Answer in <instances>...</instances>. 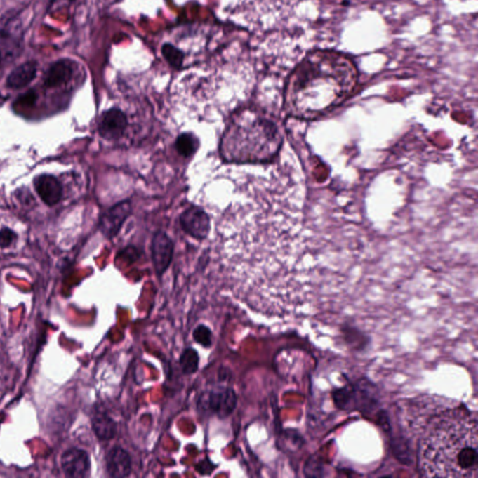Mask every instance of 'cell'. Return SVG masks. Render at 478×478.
Masks as SVG:
<instances>
[{"mask_svg":"<svg viewBox=\"0 0 478 478\" xmlns=\"http://www.w3.org/2000/svg\"><path fill=\"white\" fill-rule=\"evenodd\" d=\"M198 404L200 409L223 420L229 417L236 409L237 396L236 392L231 387H213L201 395Z\"/></svg>","mask_w":478,"mask_h":478,"instance_id":"obj_4","label":"cell"},{"mask_svg":"<svg viewBox=\"0 0 478 478\" xmlns=\"http://www.w3.org/2000/svg\"><path fill=\"white\" fill-rule=\"evenodd\" d=\"M192 338L197 343L204 347H211L212 333L209 328L205 326V325H199V326L195 328L194 333H192Z\"/></svg>","mask_w":478,"mask_h":478,"instance_id":"obj_19","label":"cell"},{"mask_svg":"<svg viewBox=\"0 0 478 478\" xmlns=\"http://www.w3.org/2000/svg\"><path fill=\"white\" fill-rule=\"evenodd\" d=\"M76 62L67 58L59 59L48 67L44 76V86L46 89L60 88L73 79Z\"/></svg>","mask_w":478,"mask_h":478,"instance_id":"obj_9","label":"cell"},{"mask_svg":"<svg viewBox=\"0 0 478 478\" xmlns=\"http://www.w3.org/2000/svg\"><path fill=\"white\" fill-rule=\"evenodd\" d=\"M174 243L162 231L157 232L152 239V257L157 275H163L173 258Z\"/></svg>","mask_w":478,"mask_h":478,"instance_id":"obj_10","label":"cell"},{"mask_svg":"<svg viewBox=\"0 0 478 478\" xmlns=\"http://www.w3.org/2000/svg\"><path fill=\"white\" fill-rule=\"evenodd\" d=\"M91 423L93 431L99 440L107 441L115 437L117 430L115 421L103 410L95 409L93 412Z\"/></svg>","mask_w":478,"mask_h":478,"instance_id":"obj_15","label":"cell"},{"mask_svg":"<svg viewBox=\"0 0 478 478\" xmlns=\"http://www.w3.org/2000/svg\"><path fill=\"white\" fill-rule=\"evenodd\" d=\"M282 142L281 130L274 121L244 113L226 127L220 152L226 162H270L279 154Z\"/></svg>","mask_w":478,"mask_h":478,"instance_id":"obj_3","label":"cell"},{"mask_svg":"<svg viewBox=\"0 0 478 478\" xmlns=\"http://www.w3.org/2000/svg\"><path fill=\"white\" fill-rule=\"evenodd\" d=\"M106 468L112 477H126L132 472V460L128 452L115 446L107 454Z\"/></svg>","mask_w":478,"mask_h":478,"instance_id":"obj_12","label":"cell"},{"mask_svg":"<svg viewBox=\"0 0 478 478\" xmlns=\"http://www.w3.org/2000/svg\"><path fill=\"white\" fill-rule=\"evenodd\" d=\"M33 185L42 202L48 206L58 205L63 198V185L53 175H39L34 179Z\"/></svg>","mask_w":478,"mask_h":478,"instance_id":"obj_11","label":"cell"},{"mask_svg":"<svg viewBox=\"0 0 478 478\" xmlns=\"http://www.w3.org/2000/svg\"><path fill=\"white\" fill-rule=\"evenodd\" d=\"M17 199L25 206H32L35 203L32 194L27 188L18 189L15 192Z\"/></svg>","mask_w":478,"mask_h":478,"instance_id":"obj_21","label":"cell"},{"mask_svg":"<svg viewBox=\"0 0 478 478\" xmlns=\"http://www.w3.org/2000/svg\"><path fill=\"white\" fill-rule=\"evenodd\" d=\"M180 223L185 233L197 239H205L211 232V223L208 215L197 206H191L186 209L180 215Z\"/></svg>","mask_w":478,"mask_h":478,"instance_id":"obj_5","label":"cell"},{"mask_svg":"<svg viewBox=\"0 0 478 478\" xmlns=\"http://www.w3.org/2000/svg\"><path fill=\"white\" fill-rule=\"evenodd\" d=\"M477 420L468 410L439 413L429 421L418 446V467L428 477L477 478Z\"/></svg>","mask_w":478,"mask_h":478,"instance_id":"obj_2","label":"cell"},{"mask_svg":"<svg viewBox=\"0 0 478 478\" xmlns=\"http://www.w3.org/2000/svg\"><path fill=\"white\" fill-rule=\"evenodd\" d=\"M128 126L126 115L117 107L102 113L98 121V133L104 140L113 141L120 140Z\"/></svg>","mask_w":478,"mask_h":478,"instance_id":"obj_7","label":"cell"},{"mask_svg":"<svg viewBox=\"0 0 478 478\" xmlns=\"http://www.w3.org/2000/svg\"><path fill=\"white\" fill-rule=\"evenodd\" d=\"M76 0H51L49 6H48V11H55L59 7H63L65 5H69L70 3L74 2Z\"/></svg>","mask_w":478,"mask_h":478,"instance_id":"obj_22","label":"cell"},{"mask_svg":"<svg viewBox=\"0 0 478 478\" xmlns=\"http://www.w3.org/2000/svg\"><path fill=\"white\" fill-rule=\"evenodd\" d=\"M357 67L343 53L329 50L308 53L294 69L285 94L291 117L315 120L341 106L355 91Z\"/></svg>","mask_w":478,"mask_h":478,"instance_id":"obj_1","label":"cell"},{"mask_svg":"<svg viewBox=\"0 0 478 478\" xmlns=\"http://www.w3.org/2000/svg\"><path fill=\"white\" fill-rule=\"evenodd\" d=\"M132 206L129 201H124L107 209L99 220V228L107 239L117 236L124 220L131 214Z\"/></svg>","mask_w":478,"mask_h":478,"instance_id":"obj_8","label":"cell"},{"mask_svg":"<svg viewBox=\"0 0 478 478\" xmlns=\"http://www.w3.org/2000/svg\"><path fill=\"white\" fill-rule=\"evenodd\" d=\"M161 52L164 58L174 69H180L183 66L185 62V53L179 48L172 44H164L161 48Z\"/></svg>","mask_w":478,"mask_h":478,"instance_id":"obj_16","label":"cell"},{"mask_svg":"<svg viewBox=\"0 0 478 478\" xmlns=\"http://www.w3.org/2000/svg\"><path fill=\"white\" fill-rule=\"evenodd\" d=\"M3 58H4V55H3L2 51L0 49V66H1Z\"/></svg>","mask_w":478,"mask_h":478,"instance_id":"obj_23","label":"cell"},{"mask_svg":"<svg viewBox=\"0 0 478 478\" xmlns=\"http://www.w3.org/2000/svg\"><path fill=\"white\" fill-rule=\"evenodd\" d=\"M17 240V234L8 227L0 229V248H7L11 247Z\"/></svg>","mask_w":478,"mask_h":478,"instance_id":"obj_20","label":"cell"},{"mask_svg":"<svg viewBox=\"0 0 478 478\" xmlns=\"http://www.w3.org/2000/svg\"><path fill=\"white\" fill-rule=\"evenodd\" d=\"M180 364L185 374H194L197 372L198 364H199V356H198L197 350L186 349L180 356Z\"/></svg>","mask_w":478,"mask_h":478,"instance_id":"obj_18","label":"cell"},{"mask_svg":"<svg viewBox=\"0 0 478 478\" xmlns=\"http://www.w3.org/2000/svg\"><path fill=\"white\" fill-rule=\"evenodd\" d=\"M22 39L21 22L15 14L5 15L0 21V45L17 48Z\"/></svg>","mask_w":478,"mask_h":478,"instance_id":"obj_14","label":"cell"},{"mask_svg":"<svg viewBox=\"0 0 478 478\" xmlns=\"http://www.w3.org/2000/svg\"><path fill=\"white\" fill-rule=\"evenodd\" d=\"M38 74V63L36 61H27L11 70L6 80L8 89L21 90L29 86Z\"/></svg>","mask_w":478,"mask_h":478,"instance_id":"obj_13","label":"cell"},{"mask_svg":"<svg viewBox=\"0 0 478 478\" xmlns=\"http://www.w3.org/2000/svg\"><path fill=\"white\" fill-rule=\"evenodd\" d=\"M198 140L197 137L191 133H185L178 138L176 147L178 152L185 157H190L191 155L195 154L198 149Z\"/></svg>","mask_w":478,"mask_h":478,"instance_id":"obj_17","label":"cell"},{"mask_svg":"<svg viewBox=\"0 0 478 478\" xmlns=\"http://www.w3.org/2000/svg\"><path fill=\"white\" fill-rule=\"evenodd\" d=\"M60 463L62 471L67 477L84 478L90 476L91 460L84 449H67L62 454Z\"/></svg>","mask_w":478,"mask_h":478,"instance_id":"obj_6","label":"cell"}]
</instances>
